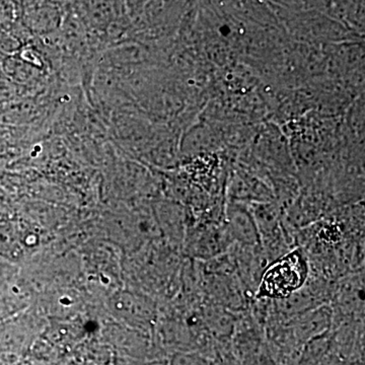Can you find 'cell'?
I'll use <instances>...</instances> for the list:
<instances>
[{
    "label": "cell",
    "mask_w": 365,
    "mask_h": 365,
    "mask_svg": "<svg viewBox=\"0 0 365 365\" xmlns=\"http://www.w3.org/2000/svg\"><path fill=\"white\" fill-rule=\"evenodd\" d=\"M209 365H242L235 355L227 352H218Z\"/></svg>",
    "instance_id": "4"
},
{
    "label": "cell",
    "mask_w": 365,
    "mask_h": 365,
    "mask_svg": "<svg viewBox=\"0 0 365 365\" xmlns=\"http://www.w3.org/2000/svg\"><path fill=\"white\" fill-rule=\"evenodd\" d=\"M309 266L302 249H292L269 263L256 289L258 299H287L304 287L309 279Z\"/></svg>",
    "instance_id": "1"
},
{
    "label": "cell",
    "mask_w": 365,
    "mask_h": 365,
    "mask_svg": "<svg viewBox=\"0 0 365 365\" xmlns=\"http://www.w3.org/2000/svg\"><path fill=\"white\" fill-rule=\"evenodd\" d=\"M225 225L234 244L242 247L260 246V235L251 211L234 206L227 211Z\"/></svg>",
    "instance_id": "2"
},
{
    "label": "cell",
    "mask_w": 365,
    "mask_h": 365,
    "mask_svg": "<svg viewBox=\"0 0 365 365\" xmlns=\"http://www.w3.org/2000/svg\"><path fill=\"white\" fill-rule=\"evenodd\" d=\"M330 324V316L327 307H319L313 313L307 314L299 323H295V330L300 339H314L325 332Z\"/></svg>",
    "instance_id": "3"
},
{
    "label": "cell",
    "mask_w": 365,
    "mask_h": 365,
    "mask_svg": "<svg viewBox=\"0 0 365 365\" xmlns=\"http://www.w3.org/2000/svg\"><path fill=\"white\" fill-rule=\"evenodd\" d=\"M174 365H209V361L198 355H185L178 359Z\"/></svg>",
    "instance_id": "5"
}]
</instances>
